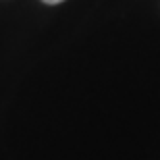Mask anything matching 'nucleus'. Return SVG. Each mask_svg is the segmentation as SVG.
Instances as JSON below:
<instances>
[{
	"mask_svg": "<svg viewBox=\"0 0 160 160\" xmlns=\"http://www.w3.org/2000/svg\"><path fill=\"white\" fill-rule=\"evenodd\" d=\"M44 4H60V2H65V0H42Z\"/></svg>",
	"mask_w": 160,
	"mask_h": 160,
	"instance_id": "f257e3e1",
	"label": "nucleus"
}]
</instances>
